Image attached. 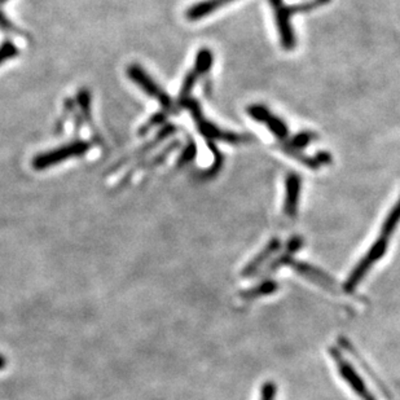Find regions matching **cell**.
<instances>
[{
  "label": "cell",
  "mask_w": 400,
  "mask_h": 400,
  "mask_svg": "<svg viewBox=\"0 0 400 400\" xmlns=\"http://www.w3.org/2000/svg\"><path fill=\"white\" fill-rule=\"evenodd\" d=\"M248 115H251L254 121L265 125V127L271 131L272 135L279 140V143H284L290 137L285 122L280 120L279 117H276L270 109H267L263 105H258V104L251 105L248 107Z\"/></svg>",
  "instance_id": "7"
},
{
  "label": "cell",
  "mask_w": 400,
  "mask_h": 400,
  "mask_svg": "<svg viewBox=\"0 0 400 400\" xmlns=\"http://www.w3.org/2000/svg\"><path fill=\"white\" fill-rule=\"evenodd\" d=\"M180 105L186 107L191 112L193 121L196 123L199 132L208 140L209 149L211 150V153L214 156L213 164L208 170L209 177H214L218 172H221L223 162H224L222 153L215 145V142H224V143H228L231 145H243V144H249L256 140L254 136L251 135V134H237V132L224 131V130L219 129L218 126L213 125L211 122L208 121L204 117L200 102L193 98H188Z\"/></svg>",
  "instance_id": "1"
},
{
  "label": "cell",
  "mask_w": 400,
  "mask_h": 400,
  "mask_svg": "<svg viewBox=\"0 0 400 400\" xmlns=\"http://www.w3.org/2000/svg\"><path fill=\"white\" fill-rule=\"evenodd\" d=\"M196 153H197V148H196V144L193 143V142H189V144L186 145V149L183 152V154H181V158H180V164H188V162H191L192 159L196 158Z\"/></svg>",
  "instance_id": "20"
},
{
  "label": "cell",
  "mask_w": 400,
  "mask_h": 400,
  "mask_svg": "<svg viewBox=\"0 0 400 400\" xmlns=\"http://www.w3.org/2000/svg\"><path fill=\"white\" fill-rule=\"evenodd\" d=\"M302 179L295 172H290L285 179V201L284 213L289 218H295L298 214Z\"/></svg>",
  "instance_id": "10"
},
{
  "label": "cell",
  "mask_w": 400,
  "mask_h": 400,
  "mask_svg": "<svg viewBox=\"0 0 400 400\" xmlns=\"http://www.w3.org/2000/svg\"><path fill=\"white\" fill-rule=\"evenodd\" d=\"M166 113L164 112H159L157 115H153V117H150L149 121L145 123V126H144L143 129H142V132H148L149 130L153 129L154 126H157V125H161V123H164L166 122Z\"/></svg>",
  "instance_id": "19"
},
{
  "label": "cell",
  "mask_w": 400,
  "mask_h": 400,
  "mask_svg": "<svg viewBox=\"0 0 400 400\" xmlns=\"http://www.w3.org/2000/svg\"><path fill=\"white\" fill-rule=\"evenodd\" d=\"M279 290V284L273 280H265L263 283H260L259 285L253 286L248 290H243L240 293V297L243 300H257L259 297H265L270 294L275 293Z\"/></svg>",
  "instance_id": "13"
},
{
  "label": "cell",
  "mask_w": 400,
  "mask_h": 400,
  "mask_svg": "<svg viewBox=\"0 0 400 400\" xmlns=\"http://www.w3.org/2000/svg\"><path fill=\"white\" fill-rule=\"evenodd\" d=\"M275 16V22L279 31L280 43L285 51L294 50L297 41L294 36L292 19H289L285 12V3L284 0H268Z\"/></svg>",
  "instance_id": "8"
},
{
  "label": "cell",
  "mask_w": 400,
  "mask_h": 400,
  "mask_svg": "<svg viewBox=\"0 0 400 400\" xmlns=\"http://www.w3.org/2000/svg\"><path fill=\"white\" fill-rule=\"evenodd\" d=\"M400 223V199L396 201V204L394 205L391 211L386 216L385 222L382 224V229H381V235L379 236L384 237L386 240H389L390 236L393 235L394 231L398 227Z\"/></svg>",
  "instance_id": "15"
},
{
  "label": "cell",
  "mask_w": 400,
  "mask_h": 400,
  "mask_svg": "<svg viewBox=\"0 0 400 400\" xmlns=\"http://www.w3.org/2000/svg\"><path fill=\"white\" fill-rule=\"evenodd\" d=\"M7 357H4L3 354H0V371H1V369H4V368L7 367Z\"/></svg>",
  "instance_id": "22"
},
{
  "label": "cell",
  "mask_w": 400,
  "mask_h": 400,
  "mask_svg": "<svg viewBox=\"0 0 400 400\" xmlns=\"http://www.w3.org/2000/svg\"><path fill=\"white\" fill-rule=\"evenodd\" d=\"M294 271L300 273V276L306 278L308 281L314 283L315 285L322 286L324 290L330 292V293H337V285L335 280L332 279L325 272L316 268L314 265H308L306 262H300V260H294L292 259L289 262V265Z\"/></svg>",
  "instance_id": "9"
},
{
  "label": "cell",
  "mask_w": 400,
  "mask_h": 400,
  "mask_svg": "<svg viewBox=\"0 0 400 400\" xmlns=\"http://www.w3.org/2000/svg\"><path fill=\"white\" fill-rule=\"evenodd\" d=\"M329 351L336 363L340 376L346 381L347 385L350 386L351 389L354 390V393L357 394L362 400H377L376 396L369 391V389L365 385L363 379L359 376V373L355 371V368L342 357V354L335 347H332Z\"/></svg>",
  "instance_id": "4"
},
{
  "label": "cell",
  "mask_w": 400,
  "mask_h": 400,
  "mask_svg": "<svg viewBox=\"0 0 400 400\" xmlns=\"http://www.w3.org/2000/svg\"><path fill=\"white\" fill-rule=\"evenodd\" d=\"M127 75L130 78L135 82L136 85L143 88L145 93H148L152 98L157 99L159 104L164 107L166 115H174L178 112V109L175 107V104L172 102V98L164 93V90H161V87L150 78L147 73L137 65H131L127 69Z\"/></svg>",
  "instance_id": "3"
},
{
  "label": "cell",
  "mask_w": 400,
  "mask_h": 400,
  "mask_svg": "<svg viewBox=\"0 0 400 400\" xmlns=\"http://www.w3.org/2000/svg\"><path fill=\"white\" fill-rule=\"evenodd\" d=\"M276 391H278V387H276V385H275L272 381L265 382V385L262 386L260 400H275V398H276Z\"/></svg>",
  "instance_id": "17"
},
{
  "label": "cell",
  "mask_w": 400,
  "mask_h": 400,
  "mask_svg": "<svg viewBox=\"0 0 400 400\" xmlns=\"http://www.w3.org/2000/svg\"><path fill=\"white\" fill-rule=\"evenodd\" d=\"M19 51L11 42H6L0 47V64L7 58H15Z\"/></svg>",
  "instance_id": "18"
},
{
  "label": "cell",
  "mask_w": 400,
  "mask_h": 400,
  "mask_svg": "<svg viewBox=\"0 0 400 400\" xmlns=\"http://www.w3.org/2000/svg\"><path fill=\"white\" fill-rule=\"evenodd\" d=\"M341 344H342L344 349H347V350L351 351V354H352V355L355 357V359H357V362H359V363L362 364V367L364 368L365 371H367V373H368V374L371 376L372 379H373V381L376 382V385L379 386V389H381V390L384 391V394H385L386 395V398H390V395L387 394L389 393V391L386 390V387L385 386H384V384H382V382H379V379H377V376H376V374L373 373V371H372L371 367H369V365L365 364V362L364 360H363V359H362V357H360V355L357 354V351L352 349V346H351V343L349 342V341H346L344 338H341Z\"/></svg>",
  "instance_id": "16"
},
{
  "label": "cell",
  "mask_w": 400,
  "mask_h": 400,
  "mask_svg": "<svg viewBox=\"0 0 400 400\" xmlns=\"http://www.w3.org/2000/svg\"><path fill=\"white\" fill-rule=\"evenodd\" d=\"M280 246H281V243H280L279 238H272L271 241L265 245V249L260 251L257 257L254 258L251 263L243 268V276L254 275L262 265H265L271 256L279 251Z\"/></svg>",
  "instance_id": "12"
},
{
  "label": "cell",
  "mask_w": 400,
  "mask_h": 400,
  "mask_svg": "<svg viewBox=\"0 0 400 400\" xmlns=\"http://www.w3.org/2000/svg\"><path fill=\"white\" fill-rule=\"evenodd\" d=\"M0 29L3 30V31H14V33H17L15 26H14L11 22L8 21L7 19H6V16L3 15L1 12H0Z\"/></svg>",
  "instance_id": "21"
},
{
  "label": "cell",
  "mask_w": 400,
  "mask_h": 400,
  "mask_svg": "<svg viewBox=\"0 0 400 400\" xmlns=\"http://www.w3.org/2000/svg\"><path fill=\"white\" fill-rule=\"evenodd\" d=\"M7 0H0V4H3V3H6Z\"/></svg>",
  "instance_id": "23"
},
{
  "label": "cell",
  "mask_w": 400,
  "mask_h": 400,
  "mask_svg": "<svg viewBox=\"0 0 400 400\" xmlns=\"http://www.w3.org/2000/svg\"><path fill=\"white\" fill-rule=\"evenodd\" d=\"M332 0H306L302 1L300 4H293V6H286L285 12L289 19H292V16L298 15V14H308L312 12L315 9H319L329 4Z\"/></svg>",
  "instance_id": "14"
},
{
  "label": "cell",
  "mask_w": 400,
  "mask_h": 400,
  "mask_svg": "<svg viewBox=\"0 0 400 400\" xmlns=\"http://www.w3.org/2000/svg\"><path fill=\"white\" fill-rule=\"evenodd\" d=\"M235 0H204L197 4H193L192 7L186 11V19L189 21H199L204 17H208L216 12L219 8L228 6Z\"/></svg>",
  "instance_id": "11"
},
{
  "label": "cell",
  "mask_w": 400,
  "mask_h": 400,
  "mask_svg": "<svg viewBox=\"0 0 400 400\" xmlns=\"http://www.w3.org/2000/svg\"><path fill=\"white\" fill-rule=\"evenodd\" d=\"M90 144L87 142H73V143L60 147L58 149L51 150L48 153L41 154L38 157L34 158L33 161V167L36 170H44L51 166H55L58 162H63L65 159L72 157H78L83 156L87 150L90 149Z\"/></svg>",
  "instance_id": "5"
},
{
  "label": "cell",
  "mask_w": 400,
  "mask_h": 400,
  "mask_svg": "<svg viewBox=\"0 0 400 400\" xmlns=\"http://www.w3.org/2000/svg\"><path fill=\"white\" fill-rule=\"evenodd\" d=\"M387 245H389V240H386L384 237L379 236L374 241V243L371 246V249L367 251V254L363 257V259L352 270L349 279L346 280V283L343 285L344 292H347V293L354 292V289L362 283V280L364 279L365 275L369 272L372 267L385 256Z\"/></svg>",
  "instance_id": "2"
},
{
  "label": "cell",
  "mask_w": 400,
  "mask_h": 400,
  "mask_svg": "<svg viewBox=\"0 0 400 400\" xmlns=\"http://www.w3.org/2000/svg\"><path fill=\"white\" fill-rule=\"evenodd\" d=\"M213 53L209 48H201L196 56V63L189 73L186 74V78L183 80V85L179 93L178 104L180 105L183 101L189 98V93H192L193 87L197 83V80L205 75L210 70L213 65Z\"/></svg>",
  "instance_id": "6"
}]
</instances>
